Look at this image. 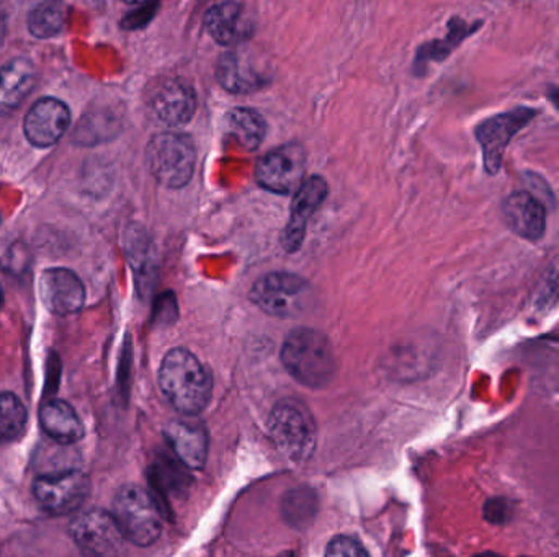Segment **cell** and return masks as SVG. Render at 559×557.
<instances>
[{"instance_id":"44dd1931","label":"cell","mask_w":559,"mask_h":557,"mask_svg":"<svg viewBox=\"0 0 559 557\" xmlns=\"http://www.w3.org/2000/svg\"><path fill=\"white\" fill-rule=\"evenodd\" d=\"M42 432L59 445L77 444L84 437V425L77 412L64 401L46 402L39 411Z\"/></svg>"},{"instance_id":"7402d4cb","label":"cell","mask_w":559,"mask_h":557,"mask_svg":"<svg viewBox=\"0 0 559 557\" xmlns=\"http://www.w3.org/2000/svg\"><path fill=\"white\" fill-rule=\"evenodd\" d=\"M267 124L260 113L251 108H234L226 114V134L242 150H255L264 141Z\"/></svg>"},{"instance_id":"ac0fdd59","label":"cell","mask_w":559,"mask_h":557,"mask_svg":"<svg viewBox=\"0 0 559 557\" xmlns=\"http://www.w3.org/2000/svg\"><path fill=\"white\" fill-rule=\"evenodd\" d=\"M36 69L26 58H16L0 69V114L19 110L35 87Z\"/></svg>"},{"instance_id":"f546056e","label":"cell","mask_w":559,"mask_h":557,"mask_svg":"<svg viewBox=\"0 0 559 557\" xmlns=\"http://www.w3.org/2000/svg\"><path fill=\"white\" fill-rule=\"evenodd\" d=\"M484 517H486L487 522L494 523V525H502L510 517L509 500L500 499V497L487 500L486 506H484Z\"/></svg>"},{"instance_id":"5bb4252c","label":"cell","mask_w":559,"mask_h":557,"mask_svg":"<svg viewBox=\"0 0 559 557\" xmlns=\"http://www.w3.org/2000/svg\"><path fill=\"white\" fill-rule=\"evenodd\" d=\"M39 296L49 313L69 316L85 303V288L81 278L68 268H48L39 277Z\"/></svg>"},{"instance_id":"d4e9b609","label":"cell","mask_w":559,"mask_h":557,"mask_svg":"<svg viewBox=\"0 0 559 557\" xmlns=\"http://www.w3.org/2000/svg\"><path fill=\"white\" fill-rule=\"evenodd\" d=\"M316 502L309 491H294L290 499L284 500V516L291 525H304L307 519H313Z\"/></svg>"},{"instance_id":"8992f818","label":"cell","mask_w":559,"mask_h":557,"mask_svg":"<svg viewBox=\"0 0 559 557\" xmlns=\"http://www.w3.org/2000/svg\"><path fill=\"white\" fill-rule=\"evenodd\" d=\"M268 434L278 450L294 461L311 457L316 447V427L307 409L294 401H283L271 411Z\"/></svg>"},{"instance_id":"603a6c76","label":"cell","mask_w":559,"mask_h":557,"mask_svg":"<svg viewBox=\"0 0 559 557\" xmlns=\"http://www.w3.org/2000/svg\"><path fill=\"white\" fill-rule=\"evenodd\" d=\"M65 7L61 2H45L36 5L28 15V29L39 39L52 38L64 28Z\"/></svg>"},{"instance_id":"ba28073f","label":"cell","mask_w":559,"mask_h":557,"mask_svg":"<svg viewBox=\"0 0 559 557\" xmlns=\"http://www.w3.org/2000/svg\"><path fill=\"white\" fill-rule=\"evenodd\" d=\"M306 173V153L300 144L288 143L275 147L255 164L254 175L258 185L277 195L296 193Z\"/></svg>"},{"instance_id":"4316f807","label":"cell","mask_w":559,"mask_h":557,"mask_svg":"<svg viewBox=\"0 0 559 557\" xmlns=\"http://www.w3.org/2000/svg\"><path fill=\"white\" fill-rule=\"evenodd\" d=\"M559 303V257L551 261L546 268L536 291V304L542 307H552Z\"/></svg>"},{"instance_id":"8fae6325","label":"cell","mask_w":559,"mask_h":557,"mask_svg":"<svg viewBox=\"0 0 559 557\" xmlns=\"http://www.w3.org/2000/svg\"><path fill=\"white\" fill-rule=\"evenodd\" d=\"M69 124H71V110L68 105L58 98L45 97L39 98L29 108L23 121V131L33 146L46 149L61 140Z\"/></svg>"},{"instance_id":"cb8c5ba5","label":"cell","mask_w":559,"mask_h":557,"mask_svg":"<svg viewBox=\"0 0 559 557\" xmlns=\"http://www.w3.org/2000/svg\"><path fill=\"white\" fill-rule=\"evenodd\" d=\"M28 412L23 402L12 392L0 395V441L19 440L25 432Z\"/></svg>"},{"instance_id":"9a60e30c","label":"cell","mask_w":559,"mask_h":557,"mask_svg":"<svg viewBox=\"0 0 559 557\" xmlns=\"http://www.w3.org/2000/svg\"><path fill=\"white\" fill-rule=\"evenodd\" d=\"M507 226L520 238L539 241L546 231V208L528 192H515L507 196L502 205Z\"/></svg>"},{"instance_id":"e0dca14e","label":"cell","mask_w":559,"mask_h":557,"mask_svg":"<svg viewBox=\"0 0 559 557\" xmlns=\"http://www.w3.org/2000/svg\"><path fill=\"white\" fill-rule=\"evenodd\" d=\"M205 28L221 46H234L252 35V25L245 20L244 7L239 2L216 3L205 15Z\"/></svg>"},{"instance_id":"277c9868","label":"cell","mask_w":559,"mask_h":557,"mask_svg":"<svg viewBox=\"0 0 559 557\" xmlns=\"http://www.w3.org/2000/svg\"><path fill=\"white\" fill-rule=\"evenodd\" d=\"M248 296L258 310L281 319L301 316L314 303L313 287L304 278L287 271L258 278Z\"/></svg>"},{"instance_id":"5b68a950","label":"cell","mask_w":559,"mask_h":557,"mask_svg":"<svg viewBox=\"0 0 559 557\" xmlns=\"http://www.w3.org/2000/svg\"><path fill=\"white\" fill-rule=\"evenodd\" d=\"M113 519L124 538L136 546H149L162 533V512L159 504L143 487H121L113 500Z\"/></svg>"},{"instance_id":"484cf974","label":"cell","mask_w":559,"mask_h":557,"mask_svg":"<svg viewBox=\"0 0 559 557\" xmlns=\"http://www.w3.org/2000/svg\"><path fill=\"white\" fill-rule=\"evenodd\" d=\"M185 476L177 467H170V463H157L153 468V484L163 496H175L183 489Z\"/></svg>"},{"instance_id":"30bf717a","label":"cell","mask_w":559,"mask_h":557,"mask_svg":"<svg viewBox=\"0 0 559 557\" xmlns=\"http://www.w3.org/2000/svg\"><path fill=\"white\" fill-rule=\"evenodd\" d=\"M536 111L532 108L519 107L506 113L490 117L476 128L474 134L483 149L484 167L487 172H499L502 166L503 154L512 137L525 128L535 118Z\"/></svg>"},{"instance_id":"4fadbf2b","label":"cell","mask_w":559,"mask_h":557,"mask_svg":"<svg viewBox=\"0 0 559 557\" xmlns=\"http://www.w3.org/2000/svg\"><path fill=\"white\" fill-rule=\"evenodd\" d=\"M329 186L326 180L319 175L309 177L304 180L303 185L294 193L293 203H291L290 219L281 238L284 251L297 252L303 245L304 235H306L307 222L313 218L314 213L320 208L324 199L327 198Z\"/></svg>"},{"instance_id":"6da1fadb","label":"cell","mask_w":559,"mask_h":557,"mask_svg":"<svg viewBox=\"0 0 559 557\" xmlns=\"http://www.w3.org/2000/svg\"><path fill=\"white\" fill-rule=\"evenodd\" d=\"M159 386L170 405L189 415L202 412L212 391L208 370L186 349H173L163 356Z\"/></svg>"},{"instance_id":"3957f363","label":"cell","mask_w":559,"mask_h":557,"mask_svg":"<svg viewBox=\"0 0 559 557\" xmlns=\"http://www.w3.org/2000/svg\"><path fill=\"white\" fill-rule=\"evenodd\" d=\"M146 156L154 179L167 189H182L195 172V141L189 134L175 131L154 134Z\"/></svg>"},{"instance_id":"83f0119b","label":"cell","mask_w":559,"mask_h":557,"mask_svg":"<svg viewBox=\"0 0 559 557\" xmlns=\"http://www.w3.org/2000/svg\"><path fill=\"white\" fill-rule=\"evenodd\" d=\"M324 557H368L363 546L349 536H336L327 545Z\"/></svg>"},{"instance_id":"d6a6232c","label":"cell","mask_w":559,"mask_h":557,"mask_svg":"<svg viewBox=\"0 0 559 557\" xmlns=\"http://www.w3.org/2000/svg\"><path fill=\"white\" fill-rule=\"evenodd\" d=\"M278 557H294V556L288 555V556H278Z\"/></svg>"},{"instance_id":"52a82bcc","label":"cell","mask_w":559,"mask_h":557,"mask_svg":"<svg viewBox=\"0 0 559 557\" xmlns=\"http://www.w3.org/2000/svg\"><path fill=\"white\" fill-rule=\"evenodd\" d=\"M69 532L84 557H126L127 540L111 513L98 509L81 513Z\"/></svg>"},{"instance_id":"d6986e66","label":"cell","mask_w":559,"mask_h":557,"mask_svg":"<svg viewBox=\"0 0 559 557\" xmlns=\"http://www.w3.org/2000/svg\"><path fill=\"white\" fill-rule=\"evenodd\" d=\"M124 251L134 270L141 294L150 293L156 281L157 261L153 241L141 226L133 225L124 234Z\"/></svg>"},{"instance_id":"f1b7e54d","label":"cell","mask_w":559,"mask_h":557,"mask_svg":"<svg viewBox=\"0 0 559 557\" xmlns=\"http://www.w3.org/2000/svg\"><path fill=\"white\" fill-rule=\"evenodd\" d=\"M157 9H159V3H141L136 10L127 13L123 20H121V25H123L124 29H137L146 26L150 20L156 15Z\"/></svg>"},{"instance_id":"9c48e42d","label":"cell","mask_w":559,"mask_h":557,"mask_svg":"<svg viewBox=\"0 0 559 557\" xmlns=\"http://www.w3.org/2000/svg\"><path fill=\"white\" fill-rule=\"evenodd\" d=\"M33 494L42 510L51 516H68L81 509L90 494V483L77 470L42 474L33 484Z\"/></svg>"},{"instance_id":"2e32d148","label":"cell","mask_w":559,"mask_h":557,"mask_svg":"<svg viewBox=\"0 0 559 557\" xmlns=\"http://www.w3.org/2000/svg\"><path fill=\"white\" fill-rule=\"evenodd\" d=\"M166 440L183 467L189 470L205 467L208 457V435L203 425L189 421H172L167 425Z\"/></svg>"},{"instance_id":"836d02e7","label":"cell","mask_w":559,"mask_h":557,"mask_svg":"<svg viewBox=\"0 0 559 557\" xmlns=\"http://www.w3.org/2000/svg\"><path fill=\"white\" fill-rule=\"evenodd\" d=\"M0 221H2V218H0Z\"/></svg>"},{"instance_id":"1f68e13d","label":"cell","mask_w":559,"mask_h":557,"mask_svg":"<svg viewBox=\"0 0 559 557\" xmlns=\"http://www.w3.org/2000/svg\"><path fill=\"white\" fill-rule=\"evenodd\" d=\"M476 557H502L499 555H490V553H486V555H477Z\"/></svg>"},{"instance_id":"4dcf8cb0","label":"cell","mask_w":559,"mask_h":557,"mask_svg":"<svg viewBox=\"0 0 559 557\" xmlns=\"http://www.w3.org/2000/svg\"><path fill=\"white\" fill-rule=\"evenodd\" d=\"M549 98H551L552 104H555L556 107L559 108V88H556V90L549 92Z\"/></svg>"},{"instance_id":"7c38bea8","label":"cell","mask_w":559,"mask_h":557,"mask_svg":"<svg viewBox=\"0 0 559 557\" xmlns=\"http://www.w3.org/2000/svg\"><path fill=\"white\" fill-rule=\"evenodd\" d=\"M149 107L167 126H182L196 111L195 88L183 78H163L149 95Z\"/></svg>"},{"instance_id":"ffe728a7","label":"cell","mask_w":559,"mask_h":557,"mask_svg":"<svg viewBox=\"0 0 559 557\" xmlns=\"http://www.w3.org/2000/svg\"><path fill=\"white\" fill-rule=\"evenodd\" d=\"M219 84L232 94H248L267 84V75L252 65L251 59L239 51L226 52L216 71Z\"/></svg>"},{"instance_id":"7a4b0ae2","label":"cell","mask_w":559,"mask_h":557,"mask_svg":"<svg viewBox=\"0 0 559 557\" xmlns=\"http://www.w3.org/2000/svg\"><path fill=\"white\" fill-rule=\"evenodd\" d=\"M287 372L307 388H326L337 372L336 355L329 339L316 329L291 330L281 347Z\"/></svg>"}]
</instances>
